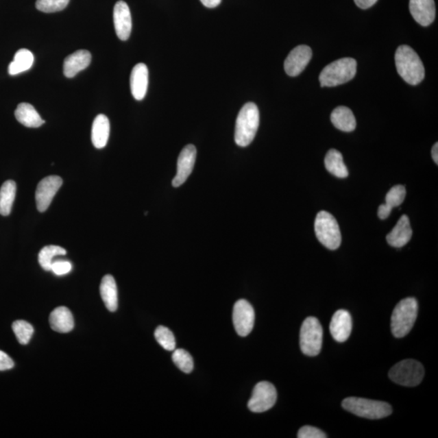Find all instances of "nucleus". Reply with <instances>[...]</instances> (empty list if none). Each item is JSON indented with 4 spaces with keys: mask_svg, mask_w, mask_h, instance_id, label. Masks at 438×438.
I'll return each instance as SVG.
<instances>
[{
    "mask_svg": "<svg viewBox=\"0 0 438 438\" xmlns=\"http://www.w3.org/2000/svg\"><path fill=\"white\" fill-rule=\"evenodd\" d=\"M396 66L398 73L406 83L417 86L424 78V67L417 53L409 46L402 45L396 52Z\"/></svg>",
    "mask_w": 438,
    "mask_h": 438,
    "instance_id": "f257e3e1",
    "label": "nucleus"
},
{
    "mask_svg": "<svg viewBox=\"0 0 438 438\" xmlns=\"http://www.w3.org/2000/svg\"><path fill=\"white\" fill-rule=\"evenodd\" d=\"M260 123V114L258 106L254 103H247L239 112L236 130H234V141L239 146L246 147L255 138Z\"/></svg>",
    "mask_w": 438,
    "mask_h": 438,
    "instance_id": "f03ea898",
    "label": "nucleus"
},
{
    "mask_svg": "<svg viewBox=\"0 0 438 438\" xmlns=\"http://www.w3.org/2000/svg\"><path fill=\"white\" fill-rule=\"evenodd\" d=\"M418 314V303L415 298L402 300L393 309L391 331L396 338H404L413 329Z\"/></svg>",
    "mask_w": 438,
    "mask_h": 438,
    "instance_id": "7ed1b4c3",
    "label": "nucleus"
},
{
    "mask_svg": "<svg viewBox=\"0 0 438 438\" xmlns=\"http://www.w3.org/2000/svg\"><path fill=\"white\" fill-rule=\"evenodd\" d=\"M343 408L357 417L378 419L389 417L392 413L391 406L386 402L350 397L342 402Z\"/></svg>",
    "mask_w": 438,
    "mask_h": 438,
    "instance_id": "20e7f679",
    "label": "nucleus"
},
{
    "mask_svg": "<svg viewBox=\"0 0 438 438\" xmlns=\"http://www.w3.org/2000/svg\"><path fill=\"white\" fill-rule=\"evenodd\" d=\"M357 70L356 60L343 58L323 69L319 77L321 87H334L350 82Z\"/></svg>",
    "mask_w": 438,
    "mask_h": 438,
    "instance_id": "39448f33",
    "label": "nucleus"
},
{
    "mask_svg": "<svg viewBox=\"0 0 438 438\" xmlns=\"http://www.w3.org/2000/svg\"><path fill=\"white\" fill-rule=\"evenodd\" d=\"M318 241L330 250L339 249L342 242L339 226L334 217L328 212L320 211L314 223Z\"/></svg>",
    "mask_w": 438,
    "mask_h": 438,
    "instance_id": "423d86ee",
    "label": "nucleus"
},
{
    "mask_svg": "<svg viewBox=\"0 0 438 438\" xmlns=\"http://www.w3.org/2000/svg\"><path fill=\"white\" fill-rule=\"evenodd\" d=\"M323 342V330L316 317H309L303 322L300 329V348L304 355L316 356L320 353Z\"/></svg>",
    "mask_w": 438,
    "mask_h": 438,
    "instance_id": "0eeeda50",
    "label": "nucleus"
},
{
    "mask_svg": "<svg viewBox=\"0 0 438 438\" xmlns=\"http://www.w3.org/2000/svg\"><path fill=\"white\" fill-rule=\"evenodd\" d=\"M424 369L422 364L415 360L402 361L389 370L392 382L404 387H417L422 382Z\"/></svg>",
    "mask_w": 438,
    "mask_h": 438,
    "instance_id": "6e6552de",
    "label": "nucleus"
},
{
    "mask_svg": "<svg viewBox=\"0 0 438 438\" xmlns=\"http://www.w3.org/2000/svg\"><path fill=\"white\" fill-rule=\"evenodd\" d=\"M277 401L276 387L271 382H260L256 385L247 406L255 413H262L273 408Z\"/></svg>",
    "mask_w": 438,
    "mask_h": 438,
    "instance_id": "1a4fd4ad",
    "label": "nucleus"
},
{
    "mask_svg": "<svg viewBox=\"0 0 438 438\" xmlns=\"http://www.w3.org/2000/svg\"><path fill=\"white\" fill-rule=\"evenodd\" d=\"M233 323L236 333L246 337L253 330L255 322V312L253 306L245 300H240L234 304Z\"/></svg>",
    "mask_w": 438,
    "mask_h": 438,
    "instance_id": "9d476101",
    "label": "nucleus"
},
{
    "mask_svg": "<svg viewBox=\"0 0 438 438\" xmlns=\"http://www.w3.org/2000/svg\"><path fill=\"white\" fill-rule=\"evenodd\" d=\"M62 184H63V180L57 175L48 176L40 181L35 193V199H36L39 212L42 213L48 209Z\"/></svg>",
    "mask_w": 438,
    "mask_h": 438,
    "instance_id": "9b49d317",
    "label": "nucleus"
},
{
    "mask_svg": "<svg viewBox=\"0 0 438 438\" xmlns=\"http://www.w3.org/2000/svg\"><path fill=\"white\" fill-rule=\"evenodd\" d=\"M313 56L312 49L306 45L296 47L284 62L285 72L290 77H297L307 67Z\"/></svg>",
    "mask_w": 438,
    "mask_h": 438,
    "instance_id": "f8f14e48",
    "label": "nucleus"
},
{
    "mask_svg": "<svg viewBox=\"0 0 438 438\" xmlns=\"http://www.w3.org/2000/svg\"><path fill=\"white\" fill-rule=\"evenodd\" d=\"M196 158V147L193 145H186L182 151L180 152L178 162H177V173L172 180V185L174 187H180L188 180L193 170Z\"/></svg>",
    "mask_w": 438,
    "mask_h": 438,
    "instance_id": "ddd939ff",
    "label": "nucleus"
},
{
    "mask_svg": "<svg viewBox=\"0 0 438 438\" xmlns=\"http://www.w3.org/2000/svg\"><path fill=\"white\" fill-rule=\"evenodd\" d=\"M114 29L117 36L122 41H126L132 32V16L127 4L125 1H118L113 12Z\"/></svg>",
    "mask_w": 438,
    "mask_h": 438,
    "instance_id": "4468645a",
    "label": "nucleus"
},
{
    "mask_svg": "<svg viewBox=\"0 0 438 438\" xmlns=\"http://www.w3.org/2000/svg\"><path fill=\"white\" fill-rule=\"evenodd\" d=\"M352 330L351 314L343 309L335 312L330 325L332 337L339 343H344L350 337Z\"/></svg>",
    "mask_w": 438,
    "mask_h": 438,
    "instance_id": "2eb2a0df",
    "label": "nucleus"
},
{
    "mask_svg": "<svg viewBox=\"0 0 438 438\" xmlns=\"http://www.w3.org/2000/svg\"><path fill=\"white\" fill-rule=\"evenodd\" d=\"M409 8L414 20L422 26H428L435 20V0H410Z\"/></svg>",
    "mask_w": 438,
    "mask_h": 438,
    "instance_id": "dca6fc26",
    "label": "nucleus"
},
{
    "mask_svg": "<svg viewBox=\"0 0 438 438\" xmlns=\"http://www.w3.org/2000/svg\"><path fill=\"white\" fill-rule=\"evenodd\" d=\"M149 71L147 66L140 63L132 69L130 77V86L132 96L137 101L144 99L147 92Z\"/></svg>",
    "mask_w": 438,
    "mask_h": 438,
    "instance_id": "f3484780",
    "label": "nucleus"
},
{
    "mask_svg": "<svg viewBox=\"0 0 438 438\" xmlns=\"http://www.w3.org/2000/svg\"><path fill=\"white\" fill-rule=\"evenodd\" d=\"M92 56L90 51L80 50L74 52L64 60V74L66 77L73 78L85 70L90 64Z\"/></svg>",
    "mask_w": 438,
    "mask_h": 438,
    "instance_id": "a211bd4d",
    "label": "nucleus"
},
{
    "mask_svg": "<svg viewBox=\"0 0 438 438\" xmlns=\"http://www.w3.org/2000/svg\"><path fill=\"white\" fill-rule=\"evenodd\" d=\"M413 236V230L410 220L406 215H402L396 227L387 234V240L389 245L402 247L406 245Z\"/></svg>",
    "mask_w": 438,
    "mask_h": 438,
    "instance_id": "6ab92c4d",
    "label": "nucleus"
},
{
    "mask_svg": "<svg viewBox=\"0 0 438 438\" xmlns=\"http://www.w3.org/2000/svg\"><path fill=\"white\" fill-rule=\"evenodd\" d=\"M51 329L59 333L65 334L74 328L73 313L68 308L62 306L55 309L49 317Z\"/></svg>",
    "mask_w": 438,
    "mask_h": 438,
    "instance_id": "aec40b11",
    "label": "nucleus"
},
{
    "mask_svg": "<svg viewBox=\"0 0 438 438\" xmlns=\"http://www.w3.org/2000/svg\"><path fill=\"white\" fill-rule=\"evenodd\" d=\"M100 295L106 308L110 312H116L118 308V289L113 276H105L100 284Z\"/></svg>",
    "mask_w": 438,
    "mask_h": 438,
    "instance_id": "412c9836",
    "label": "nucleus"
},
{
    "mask_svg": "<svg viewBox=\"0 0 438 438\" xmlns=\"http://www.w3.org/2000/svg\"><path fill=\"white\" fill-rule=\"evenodd\" d=\"M110 135V122L104 114H99L93 123L91 139L97 149H103L108 144Z\"/></svg>",
    "mask_w": 438,
    "mask_h": 438,
    "instance_id": "4be33fe9",
    "label": "nucleus"
},
{
    "mask_svg": "<svg viewBox=\"0 0 438 438\" xmlns=\"http://www.w3.org/2000/svg\"><path fill=\"white\" fill-rule=\"evenodd\" d=\"M332 123L338 130L350 132L356 130V118L351 109L347 107L336 108L330 116Z\"/></svg>",
    "mask_w": 438,
    "mask_h": 438,
    "instance_id": "5701e85b",
    "label": "nucleus"
},
{
    "mask_svg": "<svg viewBox=\"0 0 438 438\" xmlns=\"http://www.w3.org/2000/svg\"><path fill=\"white\" fill-rule=\"evenodd\" d=\"M15 117L21 125L27 127H38L45 123L37 110L29 104H19L16 110Z\"/></svg>",
    "mask_w": 438,
    "mask_h": 438,
    "instance_id": "b1692460",
    "label": "nucleus"
},
{
    "mask_svg": "<svg viewBox=\"0 0 438 438\" xmlns=\"http://www.w3.org/2000/svg\"><path fill=\"white\" fill-rule=\"evenodd\" d=\"M325 166L330 173L338 178L343 179L348 176V170L344 165L342 154L338 150L334 149L329 150L325 158Z\"/></svg>",
    "mask_w": 438,
    "mask_h": 438,
    "instance_id": "393cba45",
    "label": "nucleus"
},
{
    "mask_svg": "<svg viewBox=\"0 0 438 438\" xmlns=\"http://www.w3.org/2000/svg\"><path fill=\"white\" fill-rule=\"evenodd\" d=\"M34 61V57L32 52L27 49H20L16 53L12 63L8 66V73L12 76L24 73L32 67Z\"/></svg>",
    "mask_w": 438,
    "mask_h": 438,
    "instance_id": "a878e982",
    "label": "nucleus"
},
{
    "mask_svg": "<svg viewBox=\"0 0 438 438\" xmlns=\"http://www.w3.org/2000/svg\"><path fill=\"white\" fill-rule=\"evenodd\" d=\"M16 193V184L13 180H7L0 188V215L8 216L11 214Z\"/></svg>",
    "mask_w": 438,
    "mask_h": 438,
    "instance_id": "bb28decb",
    "label": "nucleus"
},
{
    "mask_svg": "<svg viewBox=\"0 0 438 438\" xmlns=\"http://www.w3.org/2000/svg\"><path fill=\"white\" fill-rule=\"evenodd\" d=\"M67 254L64 247L57 245H48L44 247L38 254V263L41 267L46 271H51L53 259L57 256H64Z\"/></svg>",
    "mask_w": 438,
    "mask_h": 438,
    "instance_id": "cd10ccee",
    "label": "nucleus"
},
{
    "mask_svg": "<svg viewBox=\"0 0 438 438\" xmlns=\"http://www.w3.org/2000/svg\"><path fill=\"white\" fill-rule=\"evenodd\" d=\"M12 330L14 332L19 342L22 345L29 343L34 333V327L25 321H16L13 322Z\"/></svg>",
    "mask_w": 438,
    "mask_h": 438,
    "instance_id": "c85d7f7f",
    "label": "nucleus"
},
{
    "mask_svg": "<svg viewBox=\"0 0 438 438\" xmlns=\"http://www.w3.org/2000/svg\"><path fill=\"white\" fill-rule=\"evenodd\" d=\"M154 337L157 342L167 351H174L175 349V336L172 332L165 326H158L154 332Z\"/></svg>",
    "mask_w": 438,
    "mask_h": 438,
    "instance_id": "c756f323",
    "label": "nucleus"
},
{
    "mask_svg": "<svg viewBox=\"0 0 438 438\" xmlns=\"http://www.w3.org/2000/svg\"><path fill=\"white\" fill-rule=\"evenodd\" d=\"M172 361L178 368L185 374L191 373L193 369V360L190 354L184 349L174 350Z\"/></svg>",
    "mask_w": 438,
    "mask_h": 438,
    "instance_id": "7c9ffc66",
    "label": "nucleus"
},
{
    "mask_svg": "<svg viewBox=\"0 0 438 438\" xmlns=\"http://www.w3.org/2000/svg\"><path fill=\"white\" fill-rule=\"evenodd\" d=\"M70 0H37L36 8L40 12L52 13L64 10Z\"/></svg>",
    "mask_w": 438,
    "mask_h": 438,
    "instance_id": "2f4dec72",
    "label": "nucleus"
},
{
    "mask_svg": "<svg viewBox=\"0 0 438 438\" xmlns=\"http://www.w3.org/2000/svg\"><path fill=\"white\" fill-rule=\"evenodd\" d=\"M406 188L404 186L396 185L393 187L386 196V203L392 208L400 206L404 202Z\"/></svg>",
    "mask_w": 438,
    "mask_h": 438,
    "instance_id": "473e14b6",
    "label": "nucleus"
},
{
    "mask_svg": "<svg viewBox=\"0 0 438 438\" xmlns=\"http://www.w3.org/2000/svg\"><path fill=\"white\" fill-rule=\"evenodd\" d=\"M299 438H326L327 436L321 429L313 426H304L300 429Z\"/></svg>",
    "mask_w": 438,
    "mask_h": 438,
    "instance_id": "72a5a7b5",
    "label": "nucleus"
},
{
    "mask_svg": "<svg viewBox=\"0 0 438 438\" xmlns=\"http://www.w3.org/2000/svg\"><path fill=\"white\" fill-rule=\"evenodd\" d=\"M72 264L68 260H58L52 263L51 271L56 274V276H61L69 273L72 271Z\"/></svg>",
    "mask_w": 438,
    "mask_h": 438,
    "instance_id": "f704fd0d",
    "label": "nucleus"
},
{
    "mask_svg": "<svg viewBox=\"0 0 438 438\" xmlns=\"http://www.w3.org/2000/svg\"><path fill=\"white\" fill-rule=\"evenodd\" d=\"M14 362L5 352L0 351V371L10 370L14 367Z\"/></svg>",
    "mask_w": 438,
    "mask_h": 438,
    "instance_id": "c9c22d12",
    "label": "nucleus"
},
{
    "mask_svg": "<svg viewBox=\"0 0 438 438\" xmlns=\"http://www.w3.org/2000/svg\"><path fill=\"white\" fill-rule=\"evenodd\" d=\"M393 208L385 203L378 208V215L380 219H387L391 215Z\"/></svg>",
    "mask_w": 438,
    "mask_h": 438,
    "instance_id": "e433bc0d",
    "label": "nucleus"
},
{
    "mask_svg": "<svg viewBox=\"0 0 438 438\" xmlns=\"http://www.w3.org/2000/svg\"><path fill=\"white\" fill-rule=\"evenodd\" d=\"M357 7L361 8V10H368V8L374 6L378 0H354Z\"/></svg>",
    "mask_w": 438,
    "mask_h": 438,
    "instance_id": "4c0bfd02",
    "label": "nucleus"
},
{
    "mask_svg": "<svg viewBox=\"0 0 438 438\" xmlns=\"http://www.w3.org/2000/svg\"><path fill=\"white\" fill-rule=\"evenodd\" d=\"M222 0H201L203 5L209 8H214L219 6Z\"/></svg>",
    "mask_w": 438,
    "mask_h": 438,
    "instance_id": "58836bf2",
    "label": "nucleus"
},
{
    "mask_svg": "<svg viewBox=\"0 0 438 438\" xmlns=\"http://www.w3.org/2000/svg\"><path fill=\"white\" fill-rule=\"evenodd\" d=\"M437 153H438V144L435 143V145L433 146L432 157H433V161H435L437 165H438Z\"/></svg>",
    "mask_w": 438,
    "mask_h": 438,
    "instance_id": "ea45409f",
    "label": "nucleus"
}]
</instances>
